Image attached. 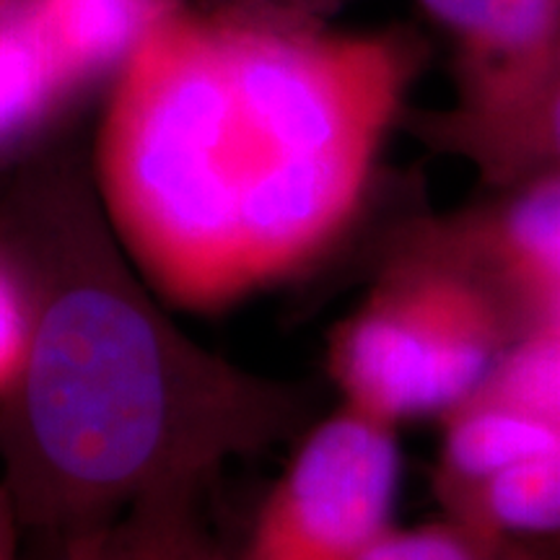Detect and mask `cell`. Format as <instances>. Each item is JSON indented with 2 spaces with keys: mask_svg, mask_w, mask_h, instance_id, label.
<instances>
[{
  "mask_svg": "<svg viewBox=\"0 0 560 560\" xmlns=\"http://www.w3.org/2000/svg\"><path fill=\"white\" fill-rule=\"evenodd\" d=\"M412 73L400 34L156 9L96 143L115 242L182 310L296 276L359 215Z\"/></svg>",
  "mask_w": 560,
  "mask_h": 560,
  "instance_id": "obj_1",
  "label": "cell"
},
{
  "mask_svg": "<svg viewBox=\"0 0 560 560\" xmlns=\"http://www.w3.org/2000/svg\"><path fill=\"white\" fill-rule=\"evenodd\" d=\"M120 244L73 231L32 293L24 366L3 397L24 527L68 540L151 501L198 499L223 465L291 431L285 384L234 366L159 310Z\"/></svg>",
  "mask_w": 560,
  "mask_h": 560,
  "instance_id": "obj_2",
  "label": "cell"
},
{
  "mask_svg": "<svg viewBox=\"0 0 560 560\" xmlns=\"http://www.w3.org/2000/svg\"><path fill=\"white\" fill-rule=\"evenodd\" d=\"M520 332L506 299L429 221L342 322L330 371L346 408L397 429L467 400Z\"/></svg>",
  "mask_w": 560,
  "mask_h": 560,
  "instance_id": "obj_3",
  "label": "cell"
},
{
  "mask_svg": "<svg viewBox=\"0 0 560 560\" xmlns=\"http://www.w3.org/2000/svg\"><path fill=\"white\" fill-rule=\"evenodd\" d=\"M397 429L342 408L306 433L240 560H363L395 527Z\"/></svg>",
  "mask_w": 560,
  "mask_h": 560,
  "instance_id": "obj_4",
  "label": "cell"
},
{
  "mask_svg": "<svg viewBox=\"0 0 560 560\" xmlns=\"http://www.w3.org/2000/svg\"><path fill=\"white\" fill-rule=\"evenodd\" d=\"M420 130L490 190L560 179V52L520 79L454 91Z\"/></svg>",
  "mask_w": 560,
  "mask_h": 560,
  "instance_id": "obj_5",
  "label": "cell"
},
{
  "mask_svg": "<svg viewBox=\"0 0 560 560\" xmlns=\"http://www.w3.org/2000/svg\"><path fill=\"white\" fill-rule=\"evenodd\" d=\"M441 240L506 299L520 330L560 296V179L493 190V198L431 221Z\"/></svg>",
  "mask_w": 560,
  "mask_h": 560,
  "instance_id": "obj_6",
  "label": "cell"
},
{
  "mask_svg": "<svg viewBox=\"0 0 560 560\" xmlns=\"http://www.w3.org/2000/svg\"><path fill=\"white\" fill-rule=\"evenodd\" d=\"M454 45L457 91L520 79L560 52V0H416Z\"/></svg>",
  "mask_w": 560,
  "mask_h": 560,
  "instance_id": "obj_7",
  "label": "cell"
},
{
  "mask_svg": "<svg viewBox=\"0 0 560 560\" xmlns=\"http://www.w3.org/2000/svg\"><path fill=\"white\" fill-rule=\"evenodd\" d=\"M441 503L450 520L522 550L560 540V444Z\"/></svg>",
  "mask_w": 560,
  "mask_h": 560,
  "instance_id": "obj_8",
  "label": "cell"
},
{
  "mask_svg": "<svg viewBox=\"0 0 560 560\" xmlns=\"http://www.w3.org/2000/svg\"><path fill=\"white\" fill-rule=\"evenodd\" d=\"M73 83L30 0H0V145L34 128Z\"/></svg>",
  "mask_w": 560,
  "mask_h": 560,
  "instance_id": "obj_9",
  "label": "cell"
},
{
  "mask_svg": "<svg viewBox=\"0 0 560 560\" xmlns=\"http://www.w3.org/2000/svg\"><path fill=\"white\" fill-rule=\"evenodd\" d=\"M66 560H231L210 540L195 499L151 501L66 542Z\"/></svg>",
  "mask_w": 560,
  "mask_h": 560,
  "instance_id": "obj_10",
  "label": "cell"
},
{
  "mask_svg": "<svg viewBox=\"0 0 560 560\" xmlns=\"http://www.w3.org/2000/svg\"><path fill=\"white\" fill-rule=\"evenodd\" d=\"M363 560H529V556L516 545L446 516L444 522L410 529L392 527Z\"/></svg>",
  "mask_w": 560,
  "mask_h": 560,
  "instance_id": "obj_11",
  "label": "cell"
},
{
  "mask_svg": "<svg viewBox=\"0 0 560 560\" xmlns=\"http://www.w3.org/2000/svg\"><path fill=\"white\" fill-rule=\"evenodd\" d=\"M32 338V293L9 265L0 262V400L24 366Z\"/></svg>",
  "mask_w": 560,
  "mask_h": 560,
  "instance_id": "obj_12",
  "label": "cell"
},
{
  "mask_svg": "<svg viewBox=\"0 0 560 560\" xmlns=\"http://www.w3.org/2000/svg\"><path fill=\"white\" fill-rule=\"evenodd\" d=\"M21 522L11 490L0 482V560H24L21 556Z\"/></svg>",
  "mask_w": 560,
  "mask_h": 560,
  "instance_id": "obj_13",
  "label": "cell"
},
{
  "mask_svg": "<svg viewBox=\"0 0 560 560\" xmlns=\"http://www.w3.org/2000/svg\"><path fill=\"white\" fill-rule=\"evenodd\" d=\"M524 330H552V332H560V296L550 299L548 304L537 306V310L532 312L527 319H524L522 332Z\"/></svg>",
  "mask_w": 560,
  "mask_h": 560,
  "instance_id": "obj_14",
  "label": "cell"
},
{
  "mask_svg": "<svg viewBox=\"0 0 560 560\" xmlns=\"http://www.w3.org/2000/svg\"><path fill=\"white\" fill-rule=\"evenodd\" d=\"M529 560H560V540H552L548 545H540V548L524 550Z\"/></svg>",
  "mask_w": 560,
  "mask_h": 560,
  "instance_id": "obj_15",
  "label": "cell"
}]
</instances>
